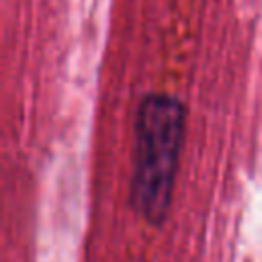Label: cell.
<instances>
[{
	"mask_svg": "<svg viewBox=\"0 0 262 262\" xmlns=\"http://www.w3.org/2000/svg\"><path fill=\"white\" fill-rule=\"evenodd\" d=\"M184 119L182 102L170 94H147L137 108L131 205L151 223H160L170 207Z\"/></svg>",
	"mask_w": 262,
	"mask_h": 262,
	"instance_id": "obj_1",
	"label": "cell"
}]
</instances>
